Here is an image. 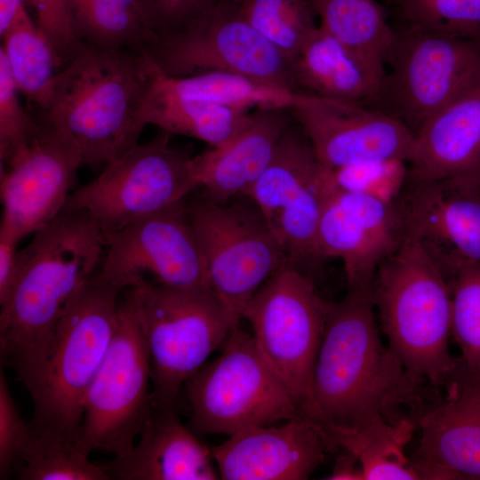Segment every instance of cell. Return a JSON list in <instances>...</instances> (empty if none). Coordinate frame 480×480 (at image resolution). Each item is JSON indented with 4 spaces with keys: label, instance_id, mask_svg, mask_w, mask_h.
<instances>
[{
    "label": "cell",
    "instance_id": "obj_25",
    "mask_svg": "<svg viewBox=\"0 0 480 480\" xmlns=\"http://www.w3.org/2000/svg\"><path fill=\"white\" fill-rule=\"evenodd\" d=\"M157 74L158 68L146 102L147 125L217 147L232 138L251 117V111L179 96L159 83Z\"/></svg>",
    "mask_w": 480,
    "mask_h": 480
},
{
    "label": "cell",
    "instance_id": "obj_32",
    "mask_svg": "<svg viewBox=\"0 0 480 480\" xmlns=\"http://www.w3.org/2000/svg\"><path fill=\"white\" fill-rule=\"evenodd\" d=\"M250 24L296 60L318 25L308 0H235Z\"/></svg>",
    "mask_w": 480,
    "mask_h": 480
},
{
    "label": "cell",
    "instance_id": "obj_35",
    "mask_svg": "<svg viewBox=\"0 0 480 480\" xmlns=\"http://www.w3.org/2000/svg\"><path fill=\"white\" fill-rule=\"evenodd\" d=\"M452 336L461 352L460 364L480 372V266L460 269L450 281Z\"/></svg>",
    "mask_w": 480,
    "mask_h": 480
},
{
    "label": "cell",
    "instance_id": "obj_42",
    "mask_svg": "<svg viewBox=\"0 0 480 480\" xmlns=\"http://www.w3.org/2000/svg\"><path fill=\"white\" fill-rule=\"evenodd\" d=\"M327 479L364 480V476L356 458L351 452L343 450V452L336 458L332 473Z\"/></svg>",
    "mask_w": 480,
    "mask_h": 480
},
{
    "label": "cell",
    "instance_id": "obj_41",
    "mask_svg": "<svg viewBox=\"0 0 480 480\" xmlns=\"http://www.w3.org/2000/svg\"><path fill=\"white\" fill-rule=\"evenodd\" d=\"M18 244L15 239L0 234V303L6 299L14 280Z\"/></svg>",
    "mask_w": 480,
    "mask_h": 480
},
{
    "label": "cell",
    "instance_id": "obj_13",
    "mask_svg": "<svg viewBox=\"0 0 480 480\" xmlns=\"http://www.w3.org/2000/svg\"><path fill=\"white\" fill-rule=\"evenodd\" d=\"M228 202L206 197L186 206L209 288L240 324L248 302L287 260L263 214L249 197Z\"/></svg>",
    "mask_w": 480,
    "mask_h": 480
},
{
    "label": "cell",
    "instance_id": "obj_6",
    "mask_svg": "<svg viewBox=\"0 0 480 480\" xmlns=\"http://www.w3.org/2000/svg\"><path fill=\"white\" fill-rule=\"evenodd\" d=\"M126 290L136 304L150 353L151 407L176 406L185 382L239 324L209 287L146 283Z\"/></svg>",
    "mask_w": 480,
    "mask_h": 480
},
{
    "label": "cell",
    "instance_id": "obj_9",
    "mask_svg": "<svg viewBox=\"0 0 480 480\" xmlns=\"http://www.w3.org/2000/svg\"><path fill=\"white\" fill-rule=\"evenodd\" d=\"M376 101L415 134L480 84V40L409 25L395 42Z\"/></svg>",
    "mask_w": 480,
    "mask_h": 480
},
{
    "label": "cell",
    "instance_id": "obj_21",
    "mask_svg": "<svg viewBox=\"0 0 480 480\" xmlns=\"http://www.w3.org/2000/svg\"><path fill=\"white\" fill-rule=\"evenodd\" d=\"M139 441L124 456L100 463L109 480H215L211 449L185 427L176 406L151 407Z\"/></svg>",
    "mask_w": 480,
    "mask_h": 480
},
{
    "label": "cell",
    "instance_id": "obj_16",
    "mask_svg": "<svg viewBox=\"0 0 480 480\" xmlns=\"http://www.w3.org/2000/svg\"><path fill=\"white\" fill-rule=\"evenodd\" d=\"M412 235L450 281L480 266V180L408 178L397 200Z\"/></svg>",
    "mask_w": 480,
    "mask_h": 480
},
{
    "label": "cell",
    "instance_id": "obj_36",
    "mask_svg": "<svg viewBox=\"0 0 480 480\" xmlns=\"http://www.w3.org/2000/svg\"><path fill=\"white\" fill-rule=\"evenodd\" d=\"M409 25L480 40V0H399Z\"/></svg>",
    "mask_w": 480,
    "mask_h": 480
},
{
    "label": "cell",
    "instance_id": "obj_22",
    "mask_svg": "<svg viewBox=\"0 0 480 480\" xmlns=\"http://www.w3.org/2000/svg\"><path fill=\"white\" fill-rule=\"evenodd\" d=\"M292 122L288 108L257 109L228 141L192 156L198 188L211 200L225 203L246 196L270 163Z\"/></svg>",
    "mask_w": 480,
    "mask_h": 480
},
{
    "label": "cell",
    "instance_id": "obj_15",
    "mask_svg": "<svg viewBox=\"0 0 480 480\" xmlns=\"http://www.w3.org/2000/svg\"><path fill=\"white\" fill-rule=\"evenodd\" d=\"M80 166L76 149L40 122L33 137L1 163L0 234L20 242L57 218Z\"/></svg>",
    "mask_w": 480,
    "mask_h": 480
},
{
    "label": "cell",
    "instance_id": "obj_43",
    "mask_svg": "<svg viewBox=\"0 0 480 480\" xmlns=\"http://www.w3.org/2000/svg\"><path fill=\"white\" fill-rule=\"evenodd\" d=\"M27 12L28 0H0V36Z\"/></svg>",
    "mask_w": 480,
    "mask_h": 480
},
{
    "label": "cell",
    "instance_id": "obj_27",
    "mask_svg": "<svg viewBox=\"0 0 480 480\" xmlns=\"http://www.w3.org/2000/svg\"><path fill=\"white\" fill-rule=\"evenodd\" d=\"M416 428L409 418L390 421L377 417L355 429L328 430L336 447L356 458L364 480H413L420 477L405 448Z\"/></svg>",
    "mask_w": 480,
    "mask_h": 480
},
{
    "label": "cell",
    "instance_id": "obj_7",
    "mask_svg": "<svg viewBox=\"0 0 480 480\" xmlns=\"http://www.w3.org/2000/svg\"><path fill=\"white\" fill-rule=\"evenodd\" d=\"M218 357L184 384L196 434L230 436L289 420L300 410L268 364L252 333L235 327Z\"/></svg>",
    "mask_w": 480,
    "mask_h": 480
},
{
    "label": "cell",
    "instance_id": "obj_33",
    "mask_svg": "<svg viewBox=\"0 0 480 480\" xmlns=\"http://www.w3.org/2000/svg\"><path fill=\"white\" fill-rule=\"evenodd\" d=\"M15 475L21 480H109L78 444L43 437L32 429Z\"/></svg>",
    "mask_w": 480,
    "mask_h": 480
},
{
    "label": "cell",
    "instance_id": "obj_14",
    "mask_svg": "<svg viewBox=\"0 0 480 480\" xmlns=\"http://www.w3.org/2000/svg\"><path fill=\"white\" fill-rule=\"evenodd\" d=\"M98 274L123 292L148 283V277L174 288L209 287L185 201L107 237Z\"/></svg>",
    "mask_w": 480,
    "mask_h": 480
},
{
    "label": "cell",
    "instance_id": "obj_3",
    "mask_svg": "<svg viewBox=\"0 0 480 480\" xmlns=\"http://www.w3.org/2000/svg\"><path fill=\"white\" fill-rule=\"evenodd\" d=\"M156 69L143 49L84 43L59 72L41 122L76 149L82 165H105L139 144Z\"/></svg>",
    "mask_w": 480,
    "mask_h": 480
},
{
    "label": "cell",
    "instance_id": "obj_20",
    "mask_svg": "<svg viewBox=\"0 0 480 480\" xmlns=\"http://www.w3.org/2000/svg\"><path fill=\"white\" fill-rule=\"evenodd\" d=\"M448 395L416 421L420 479H480V372L460 364Z\"/></svg>",
    "mask_w": 480,
    "mask_h": 480
},
{
    "label": "cell",
    "instance_id": "obj_5",
    "mask_svg": "<svg viewBox=\"0 0 480 480\" xmlns=\"http://www.w3.org/2000/svg\"><path fill=\"white\" fill-rule=\"evenodd\" d=\"M121 292L97 272L63 316L30 395L37 436L78 444L84 398L114 336Z\"/></svg>",
    "mask_w": 480,
    "mask_h": 480
},
{
    "label": "cell",
    "instance_id": "obj_2",
    "mask_svg": "<svg viewBox=\"0 0 480 480\" xmlns=\"http://www.w3.org/2000/svg\"><path fill=\"white\" fill-rule=\"evenodd\" d=\"M422 383L382 342L372 287L348 288L331 303L303 412L328 429H355L377 417L396 421Z\"/></svg>",
    "mask_w": 480,
    "mask_h": 480
},
{
    "label": "cell",
    "instance_id": "obj_26",
    "mask_svg": "<svg viewBox=\"0 0 480 480\" xmlns=\"http://www.w3.org/2000/svg\"><path fill=\"white\" fill-rule=\"evenodd\" d=\"M292 122L283 134L276 150L249 197L268 224L286 206L299 199L319 180L321 165L309 141Z\"/></svg>",
    "mask_w": 480,
    "mask_h": 480
},
{
    "label": "cell",
    "instance_id": "obj_38",
    "mask_svg": "<svg viewBox=\"0 0 480 480\" xmlns=\"http://www.w3.org/2000/svg\"><path fill=\"white\" fill-rule=\"evenodd\" d=\"M31 436V428L21 417L0 370V479L15 474Z\"/></svg>",
    "mask_w": 480,
    "mask_h": 480
},
{
    "label": "cell",
    "instance_id": "obj_31",
    "mask_svg": "<svg viewBox=\"0 0 480 480\" xmlns=\"http://www.w3.org/2000/svg\"><path fill=\"white\" fill-rule=\"evenodd\" d=\"M0 47L19 92L41 111L47 106L62 65L52 45L24 14L1 36Z\"/></svg>",
    "mask_w": 480,
    "mask_h": 480
},
{
    "label": "cell",
    "instance_id": "obj_23",
    "mask_svg": "<svg viewBox=\"0 0 480 480\" xmlns=\"http://www.w3.org/2000/svg\"><path fill=\"white\" fill-rule=\"evenodd\" d=\"M408 167L413 180H480V84L415 133Z\"/></svg>",
    "mask_w": 480,
    "mask_h": 480
},
{
    "label": "cell",
    "instance_id": "obj_18",
    "mask_svg": "<svg viewBox=\"0 0 480 480\" xmlns=\"http://www.w3.org/2000/svg\"><path fill=\"white\" fill-rule=\"evenodd\" d=\"M398 202L371 196L326 192L318 228L321 260H340L348 288L372 287L380 264L406 236Z\"/></svg>",
    "mask_w": 480,
    "mask_h": 480
},
{
    "label": "cell",
    "instance_id": "obj_37",
    "mask_svg": "<svg viewBox=\"0 0 480 480\" xmlns=\"http://www.w3.org/2000/svg\"><path fill=\"white\" fill-rule=\"evenodd\" d=\"M6 58L0 51V158L7 161L37 132L40 122L22 107Z\"/></svg>",
    "mask_w": 480,
    "mask_h": 480
},
{
    "label": "cell",
    "instance_id": "obj_12",
    "mask_svg": "<svg viewBox=\"0 0 480 480\" xmlns=\"http://www.w3.org/2000/svg\"><path fill=\"white\" fill-rule=\"evenodd\" d=\"M330 307L318 294L313 278L285 261L243 313L258 348L301 412L308 404Z\"/></svg>",
    "mask_w": 480,
    "mask_h": 480
},
{
    "label": "cell",
    "instance_id": "obj_30",
    "mask_svg": "<svg viewBox=\"0 0 480 480\" xmlns=\"http://www.w3.org/2000/svg\"><path fill=\"white\" fill-rule=\"evenodd\" d=\"M157 78L165 89L179 96L246 111L291 109L305 93L227 72H207L172 77L158 68Z\"/></svg>",
    "mask_w": 480,
    "mask_h": 480
},
{
    "label": "cell",
    "instance_id": "obj_4",
    "mask_svg": "<svg viewBox=\"0 0 480 480\" xmlns=\"http://www.w3.org/2000/svg\"><path fill=\"white\" fill-rule=\"evenodd\" d=\"M372 297L388 345L413 377L441 385L453 376L451 285L410 233L380 264Z\"/></svg>",
    "mask_w": 480,
    "mask_h": 480
},
{
    "label": "cell",
    "instance_id": "obj_39",
    "mask_svg": "<svg viewBox=\"0 0 480 480\" xmlns=\"http://www.w3.org/2000/svg\"><path fill=\"white\" fill-rule=\"evenodd\" d=\"M35 22L56 52L62 67L79 51L84 43L77 37L70 0H28Z\"/></svg>",
    "mask_w": 480,
    "mask_h": 480
},
{
    "label": "cell",
    "instance_id": "obj_34",
    "mask_svg": "<svg viewBox=\"0 0 480 480\" xmlns=\"http://www.w3.org/2000/svg\"><path fill=\"white\" fill-rule=\"evenodd\" d=\"M409 178L408 162L389 158L355 163L334 169H321L326 192L362 194L396 202Z\"/></svg>",
    "mask_w": 480,
    "mask_h": 480
},
{
    "label": "cell",
    "instance_id": "obj_10",
    "mask_svg": "<svg viewBox=\"0 0 480 480\" xmlns=\"http://www.w3.org/2000/svg\"><path fill=\"white\" fill-rule=\"evenodd\" d=\"M143 50L168 76L227 72L299 92L295 60L256 30L235 0L219 1L184 28L157 36Z\"/></svg>",
    "mask_w": 480,
    "mask_h": 480
},
{
    "label": "cell",
    "instance_id": "obj_11",
    "mask_svg": "<svg viewBox=\"0 0 480 480\" xmlns=\"http://www.w3.org/2000/svg\"><path fill=\"white\" fill-rule=\"evenodd\" d=\"M170 133L138 144L71 192L62 212H81L106 239L133 221L185 201L198 186L192 156L170 143Z\"/></svg>",
    "mask_w": 480,
    "mask_h": 480
},
{
    "label": "cell",
    "instance_id": "obj_40",
    "mask_svg": "<svg viewBox=\"0 0 480 480\" xmlns=\"http://www.w3.org/2000/svg\"><path fill=\"white\" fill-rule=\"evenodd\" d=\"M220 0H146L156 36L180 29Z\"/></svg>",
    "mask_w": 480,
    "mask_h": 480
},
{
    "label": "cell",
    "instance_id": "obj_8",
    "mask_svg": "<svg viewBox=\"0 0 480 480\" xmlns=\"http://www.w3.org/2000/svg\"><path fill=\"white\" fill-rule=\"evenodd\" d=\"M124 292L114 336L84 402L78 445L88 454H127L151 410L148 345L134 300Z\"/></svg>",
    "mask_w": 480,
    "mask_h": 480
},
{
    "label": "cell",
    "instance_id": "obj_17",
    "mask_svg": "<svg viewBox=\"0 0 480 480\" xmlns=\"http://www.w3.org/2000/svg\"><path fill=\"white\" fill-rule=\"evenodd\" d=\"M290 111L325 169L411 156L415 134L378 108L305 92Z\"/></svg>",
    "mask_w": 480,
    "mask_h": 480
},
{
    "label": "cell",
    "instance_id": "obj_24",
    "mask_svg": "<svg viewBox=\"0 0 480 480\" xmlns=\"http://www.w3.org/2000/svg\"><path fill=\"white\" fill-rule=\"evenodd\" d=\"M384 77L319 24L295 60L299 92L364 106L376 104Z\"/></svg>",
    "mask_w": 480,
    "mask_h": 480
},
{
    "label": "cell",
    "instance_id": "obj_19",
    "mask_svg": "<svg viewBox=\"0 0 480 480\" xmlns=\"http://www.w3.org/2000/svg\"><path fill=\"white\" fill-rule=\"evenodd\" d=\"M334 447L322 422L299 412L279 427L236 432L211 452L220 479L304 480Z\"/></svg>",
    "mask_w": 480,
    "mask_h": 480
},
{
    "label": "cell",
    "instance_id": "obj_1",
    "mask_svg": "<svg viewBox=\"0 0 480 480\" xmlns=\"http://www.w3.org/2000/svg\"><path fill=\"white\" fill-rule=\"evenodd\" d=\"M19 250L14 280L0 303V357L31 395L37 388L57 328L98 272L105 238L84 212H61Z\"/></svg>",
    "mask_w": 480,
    "mask_h": 480
},
{
    "label": "cell",
    "instance_id": "obj_29",
    "mask_svg": "<svg viewBox=\"0 0 480 480\" xmlns=\"http://www.w3.org/2000/svg\"><path fill=\"white\" fill-rule=\"evenodd\" d=\"M319 25L386 74L396 32L374 0H308Z\"/></svg>",
    "mask_w": 480,
    "mask_h": 480
},
{
    "label": "cell",
    "instance_id": "obj_28",
    "mask_svg": "<svg viewBox=\"0 0 480 480\" xmlns=\"http://www.w3.org/2000/svg\"><path fill=\"white\" fill-rule=\"evenodd\" d=\"M82 43L108 51L142 50L156 37L146 0H70Z\"/></svg>",
    "mask_w": 480,
    "mask_h": 480
}]
</instances>
